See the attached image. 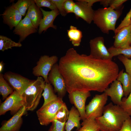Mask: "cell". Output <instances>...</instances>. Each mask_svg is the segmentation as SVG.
<instances>
[{
    "label": "cell",
    "mask_w": 131,
    "mask_h": 131,
    "mask_svg": "<svg viewBox=\"0 0 131 131\" xmlns=\"http://www.w3.org/2000/svg\"><path fill=\"white\" fill-rule=\"evenodd\" d=\"M24 99L22 96L14 91L0 105V115H3L8 111L14 115L24 106Z\"/></svg>",
    "instance_id": "10"
},
{
    "label": "cell",
    "mask_w": 131,
    "mask_h": 131,
    "mask_svg": "<svg viewBox=\"0 0 131 131\" xmlns=\"http://www.w3.org/2000/svg\"><path fill=\"white\" fill-rule=\"evenodd\" d=\"M120 106L130 116H131V91L127 98H122Z\"/></svg>",
    "instance_id": "31"
},
{
    "label": "cell",
    "mask_w": 131,
    "mask_h": 131,
    "mask_svg": "<svg viewBox=\"0 0 131 131\" xmlns=\"http://www.w3.org/2000/svg\"><path fill=\"white\" fill-rule=\"evenodd\" d=\"M34 2L33 0H19L12 5L23 16H25L26 12L30 6Z\"/></svg>",
    "instance_id": "28"
},
{
    "label": "cell",
    "mask_w": 131,
    "mask_h": 131,
    "mask_svg": "<svg viewBox=\"0 0 131 131\" xmlns=\"http://www.w3.org/2000/svg\"><path fill=\"white\" fill-rule=\"evenodd\" d=\"M37 30L26 15L24 18L15 27L13 32L19 36L18 42L20 43L29 35L37 32Z\"/></svg>",
    "instance_id": "14"
},
{
    "label": "cell",
    "mask_w": 131,
    "mask_h": 131,
    "mask_svg": "<svg viewBox=\"0 0 131 131\" xmlns=\"http://www.w3.org/2000/svg\"><path fill=\"white\" fill-rule=\"evenodd\" d=\"M44 98V102L42 105L57 99L58 97L55 94L51 84L50 83L45 82L43 92L42 94Z\"/></svg>",
    "instance_id": "24"
},
{
    "label": "cell",
    "mask_w": 131,
    "mask_h": 131,
    "mask_svg": "<svg viewBox=\"0 0 131 131\" xmlns=\"http://www.w3.org/2000/svg\"><path fill=\"white\" fill-rule=\"evenodd\" d=\"M127 0H111L109 6L114 9H118V8L121 7L123 3Z\"/></svg>",
    "instance_id": "39"
},
{
    "label": "cell",
    "mask_w": 131,
    "mask_h": 131,
    "mask_svg": "<svg viewBox=\"0 0 131 131\" xmlns=\"http://www.w3.org/2000/svg\"><path fill=\"white\" fill-rule=\"evenodd\" d=\"M91 96L90 91H75L72 92L68 94L70 103L73 104L80 114L81 120L86 119L85 103L87 98Z\"/></svg>",
    "instance_id": "12"
},
{
    "label": "cell",
    "mask_w": 131,
    "mask_h": 131,
    "mask_svg": "<svg viewBox=\"0 0 131 131\" xmlns=\"http://www.w3.org/2000/svg\"><path fill=\"white\" fill-rule=\"evenodd\" d=\"M36 5L39 8L46 7L51 10L57 9L51 0H34Z\"/></svg>",
    "instance_id": "32"
},
{
    "label": "cell",
    "mask_w": 131,
    "mask_h": 131,
    "mask_svg": "<svg viewBox=\"0 0 131 131\" xmlns=\"http://www.w3.org/2000/svg\"><path fill=\"white\" fill-rule=\"evenodd\" d=\"M62 98L59 97L42 106L36 112L40 124L46 126L54 120L58 111L64 102Z\"/></svg>",
    "instance_id": "5"
},
{
    "label": "cell",
    "mask_w": 131,
    "mask_h": 131,
    "mask_svg": "<svg viewBox=\"0 0 131 131\" xmlns=\"http://www.w3.org/2000/svg\"><path fill=\"white\" fill-rule=\"evenodd\" d=\"M121 106L110 102L105 106L102 115L96 119L102 131H119L130 117Z\"/></svg>",
    "instance_id": "2"
},
{
    "label": "cell",
    "mask_w": 131,
    "mask_h": 131,
    "mask_svg": "<svg viewBox=\"0 0 131 131\" xmlns=\"http://www.w3.org/2000/svg\"><path fill=\"white\" fill-rule=\"evenodd\" d=\"M108 50L113 57L122 55L129 59L131 58V46L124 48H117L113 46L109 48Z\"/></svg>",
    "instance_id": "29"
},
{
    "label": "cell",
    "mask_w": 131,
    "mask_h": 131,
    "mask_svg": "<svg viewBox=\"0 0 131 131\" xmlns=\"http://www.w3.org/2000/svg\"></svg>",
    "instance_id": "43"
},
{
    "label": "cell",
    "mask_w": 131,
    "mask_h": 131,
    "mask_svg": "<svg viewBox=\"0 0 131 131\" xmlns=\"http://www.w3.org/2000/svg\"><path fill=\"white\" fill-rule=\"evenodd\" d=\"M130 25H131V24H130Z\"/></svg>",
    "instance_id": "42"
},
{
    "label": "cell",
    "mask_w": 131,
    "mask_h": 131,
    "mask_svg": "<svg viewBox=\"0 0 131 131\" xmlns=\"http://www.w3.org/2000/svg\"><path fill=\"white\" fill-rule=\"evenodd\" d=\"M131 21V9L126 14L121 23L116 29L115 32V34L120 29L123 27L129 25Z\"/></svg>",
    "instance_id": "33"
},
{
    "label": "cell",
    "mask_w": 131,
    "mask_h": 131,
    "mask_svg": "<svg viewBox=\"0 0 131 131\" xmlns=\"http://www.w3.org/2000/svg\"><path fill=\"white\" fill-rule=\"evenodd\" d=\"M119 131H131V117L127 119L123 122Z\"/></svg>",
    "instance_id": "38"
},
{
    "label": "cell",
    "mask_w": 131,
    "mask_h": 131,
    "mask_svg": "<svg viewBox=\"0 0 131 131\" xmlns=\"http://www.w3.org/2000/svg\"><path fill=\"white\" fill-rule=\"evenodd\" d=\"M81 120L79 112L75 106H72L69 111L68 117L65 123V131H71L74 127L78 130L81 127Z\"/></svg>",
    "instance_id": "20"
},
{
    "label": "cell",
    "mask_w": 131,
    "mask_h": 131,
    "mask_svg": "<svg viewBox=\"0 0 131 131\" xmlns=\"http://www.w3.org/2000/svg\"><path fill=\"white\" fill-rule=\"evenodd\" d=\"M104 92L110 97L113 103L120 106L124 94L122 85L119 81L116 80L114 81Z\"/></svg>",
    "instance_id": "18"
},
{
    "label": "cell",
    "mask_w": 131,
    "mask_h": 131,
    "mask_svg": "<svg viewBox=\"0 0 131 131\" xmlns=\"http://www.w3.org/2000/svg\"><path fill=\"white\" fill-rule=\"evenodd\" d=\"M26 15L34 27L38 30L43 16L40 8L37 6L35 2L29 8Z\"/></svg>",
    "instance_id": "21"
},
{
    "label": "cell",
    "mask_w": 131,
    "mask_h": 131,
    "mask_svg": "<svg viewBox=\"0 0 131 131\" xmlns=\"http://www.w3.org/2000/svg\"><path fill=\"white\" fill-rule=\"evenodd\" d=\"M118 58L124 65L126 72L131 76V59L126 58L122 55H118Z\"/></svg>",
    "instance_id": "35"
},
{
    "label": "cell",
    "mask_w": 131,
    "mask_h": 131,
    "mask_svg": "<svg viewBox=\"0 0 131 131\" xmlns=\"http://www.w3.org/2000/svg\"><path fill=\"white\" fill-rule=\"evenodd\" d=\"M51 123V125L48 131H65L66 123H62L54 120Z\"/></svg>",
    "instance_id": "34"
},
{
    "label": "cell",
    "mask_w": 131,
    "mask_h": 131,
    "mask_svg": "<svg viewBox=\"0 0 131 131\" xmlns=\"http://www.w3.org/2000/svg\"><path fill=\"white\" fill-rule=\"evenodd\" d=\"M69 113V111L64 102L57 112L54 120H56L62 123H66L68 117Z\"/></svg>",
    "instance_id": "30"
},
{
    "label": "cell",
    "mask_w": 131,
    "mask_h": 131,
    "mask_svg": "<svg viewBox=\"0 0 131 131\" xmlns=\"http://www.w3.org/2000/svg\"><path fill=\"white\" fill-rule=\"evenodd\" d=\"M26 111L24 106L2 124L0 131H19L23 123L22 116L25 114Z\"/></svg>",
    "instance_id": "15"
},
{
    "label": "cell",
    "mask_w": 131,
    "mask_h": 131,
    "mask_svg": "<svg viewBox=\"0 0 131 131\" xmlns=\"http://www.w3.org/2000/svg\"><path fill=\"white\" fill-rule=\"evenodd\" d=\"M75 3L72 0H66L64 4L65 10L67 14L69 13H74Z\"/></svg>",
    "instance_id": "37"
},
{
    "label": "cell",
    "mask_w": 131,
    "mask_h": 131,
    "mask_svg": "<svg viewBox=\"0 0 131 131\" xmlns=\"http://www.w3.org/2000/svg\"><path fill=\"white\" fill-rule=\"evenodd\" d=\"M81 127L77 131H100L99 126L96 119L86 118L81 124Z\"/></svg>",
    "instance_id": "25"
},
{
    "label": "cell",
    "mask_w": 131,
    "mask_h": 131,
    "mask_svg": "<svg viewBox=\"0 0 131 131\" xmlns=\"http://www.w3.org/2000/svg\"><path fill=\"white\" fill-rule=\"evenodd\" d=\"M1 15L3 22L11 29L15 27L22 20V16L13 5L8 7Z\"/></svg>",
    "instance_id": "19"
},
{
    "label": "cell",
    "mask_w": 131,
    "mask_h": 131,
    "mask_svg": "<svg viewBox=\"0 0 131 131\" xmlns=\"http://www.w3.org/2000/svg\"><path fill=\"white\" fill-rule=\"evenodd\" d=\"M58 10L59 14L62 16H65L67 13L65 11L64 6V3L66 0H51Z\"/></svg>",
    "instance_id": "36"
},
{
    "label": "cell",
    "mask_w": 131,
    "mask_h": 131,
    "mask_svg": "<svg viewBox=\"0 0 131 131\" xmlns=\"http://www.w3.org/2000/svg\"><path fill=\"white\" fill-rule=\"evenodd\" d=\"M50 83L53 86L54 92L58 97L63 98L67 91L64 79L59 69L58 64H55L52 67L48 76Z\"/></svg>",
    "instance_id": "8"
},
{
    "label": "cell",
    "mask_w": 131,
    "mask_h": 131,
    "mask_svg": "<svg viewBox=\"0 0 131 131\" xmlns=\"http://www.w3.org/2000/svg\"><path fill=\"white\" fill-rule=\"evenodd\" d=\"M43 16V18L40 24L38 29L39 34L42 32L46 31L50 27L56 29L57 26L54 25V21L59 14L57 9L52 10L50 11H46L41 8H40Z\"/></svg>",
    "instance_id": "17"
},
{
    "label": "cell",
    "mask_w": 131,
    "mask_h": 131,
    "mask_svg": "<svg viewBox=\"0 0 131 131\" xmlns=\"http://www.w3.org/2000/svg\"><path fill=\"white\" fill-rule=\"evenodd\" d=\"M111 0H100L99 2L101 5H102L104 8H107L109 5Z\"/></svg>",
    "instance_id": "40"
},
{
    "label": "cell",
    "mask_w": 131,
    "mask_h": 131,
    "mask_svg": "<svg viewBox=\"0 0 131 131\" xmlns=\"http://www.w3.org/2000/svg\"><path fill=\"white\" fill-rule=\"evenodd\" d=\"M4 66V63L2 61L0 62V73H1V72L2 71L3 69V66Z\"/></svg>",
    "instance_id": "41"
},
{
    "label": "cell",
    "mask_w": 131,
    "mask_h": 131,
    "mask_svg": "<svg viewBox=\"0 0 131 131\" xmlns=\"http://www.w3.org/2000/svg\"><path fill=\"white\" fill-rule=\"evenodd\" d=\"M13 89L4 79L3 75L0 73V93L2 96V99H6L9 94L13 92Z\"/></svg>",
    "instance_id": "26"
},
{
    "label": "cell",
    "mask_w": 131,
    "mask_h": 131,
    "mask_svg": "<svg viewBox=\"0 0 131 131\" xmlns=\"http://www.w3.org/2000/svg\"><path fill=\"white\" fill-rule=\"evenodd\" d=\"M105 92L96 94L85 106L86 118L96 119L101 116L108 100Z\"/></svg>",
    "instance_id": "6"
},
{
    "label": "cell",
    "mask_w": 131,
    "mask_h": 131,
    "mask_svg": "<svg viewBox=\"0 0 131 131\" xmlns=\"http://www.w3.org/2000/svg\"><path fill=\"white\" fill-rule=\"evenodd\" d=\"M58 60V57L55 55L50 57L47 55L41 56L37 62V65L33 69V74L38 77H42L45 82L49 83L48 79L49 74Z\"/></svg>",
    "instance_id": "7"
},
{
    "label": "cell",
    "mask_w": 131,
    "mask_h": 131,
    "mask_svg": "<svg viewBox=\"0 0 131 131\" xmlns=\"http://www.w3.org/2000/svg\"><path fill=\"white\" fill-rule=\"evenodd\" d=\"M121 13V10L110 7L99 8L94 10L93 21L103 33L108 34L110 30L115 33L116 22Z\"/></svg>",
    "instance_id": "3"
},
{
    "label": "cell",
    "mask_w": 131,
    "mask_h": 131,
    "mask_svg": "<svg viewBox=\"0 0 131 131\" xmlns=\"http://www.w3.org/2000/svg\"><path fill=\"white\" fill-rule=\"evenodd\" d=\"M113 47L117 48L128 47L131 45V26L124 27L115 34Z\"/></svg>",
    "instance_id": "16"
},
{
    "label": "cell",
    "mask_w": 131,
    "mask_h": 131,
    "mask_svg": "<svg viewBox=\"0 0 131 131\" xmlns=\"http://www.w3.org/2000/svg\"><path fill=\"white\" fill-rule=\"evenodd\" d=\"M116 80L121 83L123 91V96L127 98L131 91V76L122 70L118 74Z\"/></svg>",
    "instance_id": "22"
},
{
    "label": "cell",
    "mask_w": 131,
    "mask_h": 131,
    "mask_svg": "<svg viewBox=\"0 0 131 131\" xmlns=\"http://www.w3.org/2000/svg\"><path fill=\"white\" fill-rule=\"evenodd\" d=\"M103 37L99 36L91 40L89 42L90 55L94 58L102 60H112L113 56L104 43Z\"/></svg>",
    "instance_id": "11"
},
{
    "label": "cell",
    "mask_w": 131,
    "mask_h": 131,
    "mask_svg": "<svg viewBox=\"0 0 131 131\" xmlns=\"http://www.w3.org/2000/svg\"><path fill=\"white\" fill-rule=\"evenodd\" d=\"M22 45L19 42H16L5 36H0V50L1 51H4L8 49H11L13 47H20Z\"/></svg>",
    "instance_id": "27"
},
{
    "label": "cell",
    "mask_w": 131,
    "mask_h": 131,
    "mask_svg": "<svg viewBox=\"0 0 131 131\" xmlns=\"http://www.w3.org/2000/svg\"><path fill=\"white\" fill-rule=\"evenodd\" d=\"M45 83L42 77H38L21 95L24 100L26 111H33L36 108L42 96Z\"/></svg>",
    "instance_id": "4"
},
{
    "label": "cell",
    "mask_w": 131,
    "mask_h": 131,
    "mask_svg": "<svg viewBox=\"0 0 131 131\" xmlns=\"http://www.w3.org/2000/svg\"><path fill=\"white\" fill-rule=\"evenodd\" d=\"M86 0H79L75 2L74 13L77 19L81 18L90 24L93 21L94 11Z\"/></svg>",
    "instance_id": "13"
},
{
    "label": "cell",
    "mask_w": 131,
    "mask_h": 131,
    "mask_svg": "<svg viewBox=\"0 0 131 131\" xmlns=\"http://www.w3.org/2000/svg\"><path fill=\"white\" fill-rule=\"evenodd\" d=\"M67 32L69 40L73 45L75 47L79 46L82 37V32L76 27L71 25Z\"/></svg>",
    "instance_id": "23"
},
{
    "label": "cell",
    "mask_w": 131,
    "mask_h": 131,
    "mask_svg": "<svg viewBox=\"0 0 131 131\" xmlns=\"http://www.w3.org/2000/svg\"><path fill=\"white\" fill-rule=\"evenodd\" d=\"M5 79L13 90L21 96L27 87L34 81L18 74L8 72L3 75Z\"/></svg>",
    "instance_id": "9"
},
{
    "label": "cell",
    "mask_w": 131,
    "mask_h": 131,
    "mask_svg": "<svg viewBox=\"0 0 131 131\" xmlns=\"http://www.w3.org/2000/svg\"><path fill=\"white\" fill-rule=\"evenodd\" d=\"M58 65L68 93L77 90L104 92L119 73L118 65L112 60L80 54L73 48L61 57Z\"/></svg>",
    "instance_id": "1"
}]
</instances>
